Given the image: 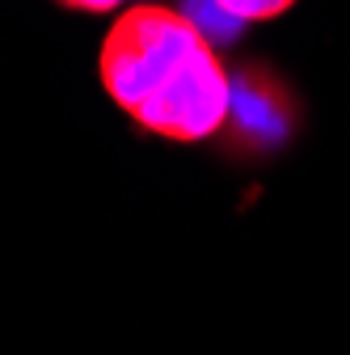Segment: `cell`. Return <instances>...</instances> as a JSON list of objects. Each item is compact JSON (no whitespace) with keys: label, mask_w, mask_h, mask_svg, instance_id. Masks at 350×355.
Wrapping results in <instances>:
<instances>
[{"label":"cell","mask_w":350,"mask_h":355,"mask_svg":"<svg viewBox=\"0 0 350 355\" xmlns=\"http://www.w3.org/2000/svg\"><path fill=\"white\" fill-rule=\"evenodd\" d=\"M228 114H232V80L220 55L207 47L127 119L148 136H160L173 144H199V140H211L228 123Z\"/></svg>","instance_id":"2"},{"label":"cell","mask_w":350,"mask_h":355,"mask_svg":"<svg viewBox=\"0 0 350 355\" xmlns=\"http://www.w3.org/2000/svg\"><path fill=\"white\" fill-rule=\"evenodd\" d=\"M55 5L76 9V13H110V9H118V5H122V0H55Z\"/></svg>","instance_id":"4"},{"label":"cell","mask_w":350,"mask_h":355,"mask_svg":"<svg viewBox=\"0 0 350 355\" xmlns=\"http://www.w3.org/2000/svg\"><path fill=\"white\" fill-rule=\"evenodd\" d=\"M211 5H220V13L245 26V21H275L300 0H211Z\"/></svg>","instance_id":"3"},{"label":"cell","mask_w":350,"mask_h":355,"mask_svg":"<svg viewBox=\"0 0 350 355\" xmlns=\"http://www.w3.org/2000/svg\"><path fill=\"white\" fill-rule=\"evenodd\" d=\"M207 47H211V38L203 34V26L190 13L165 9V5H131L114 17L102 42L98 76H102V89L110 94V102L122 114H131L173 72H182Z\"/></svg>","instance_id":"1"}]
</instances>
